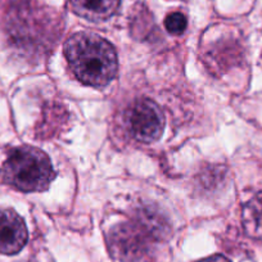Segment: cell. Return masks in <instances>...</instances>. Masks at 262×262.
<instances>
[{
    "label": "cell",
    "instance_id": "ba28073f",
    "mask_svg": "<svg viewBox=\"0 0 262 262\" xmlns=\"http://www.w3.org/2000/svg\"><path fill=\"white\" fill-rule=\"evenodd\" d=\"M186 25H188L186 17L183 13H180V12L168 14L165 19L166 30L172 35L183 34L186 29Z\"/></svg>",
    "mask_w": 262,
    "mask_h": 262
},
{
    "label": "cell",
    "instance_id": "52a82bcc",
    "mask_svg": "<svg viewBox=\"0 0 262 262\" xmlns=\"http://www.w3.org/2000/svg\"><path fill=\"white\" fill-rule=\"evenodd\" d=\"M243 226L252 238L262 239V193L257 194L244 206Z\"/></svg>",
    "mask_w": 262,
    "mask_h": 262
},
{
    "label": "cell",
    "instance_id": "7a4b0ae2",
    "mask_svg": "<svg viewBox=\"0 0 262 262\" xmlns=\"http://www.w3.org/2000/svg\"><path fill=\"white\" fill-rule=\"evenodd\" d=\"M166 234L162 219L149 212L115 226L110 233V249L122 262H152L157 244Z\"/></svg>",
    "mask_w": 262,
    "mask_h": 262
},
{
    "label": "cell",
    "instance_id": "9c48e42d",
    "mask_svg": "<svg viewBox=\"0 0 262 262\" xmlns=\"http://www.w3.org/2000/svg\"><path fill=\"white\" fill-rule=\"evenodd\" d=\"M198 262H230L226 257L220 256V254H215V256L207 257V258H203Z\"/></svg>",
    "mask_w": 262,
    "mask_h": 262
},
{
    "label": "cell",
    "instance_id": "6da1fadb",
    "mask_svg": "<svg viewBox=\"0 0 262 262\" xmlns=\"http://www.w3.org/2000/svg\"><path fill=\"white\" fill-rule=\"evenodd\" d=\"M64 55L75 76L85 85L105 86L117 74L115 48L102 36L77 32L64 44Z\"/></svg>",
    "mask_w": 262,
    "mask_h": 262
},
{
    "label": "cell",
    "instance_id": "5b68a950",
    "mask_svg": "<svg viewBox=\"0 0 262 262\" xmlns=\"http://www.w3.org/2000/svg\"><path fill=\"white\" fill-rule=\"evenodd\" d=\"M27 238L29 233L21 216L13 210H0V253H18Z\"/></svg>",
    "mask_w": 262,
    "mask_h": 262
},
{
    "label": "cell",
    "instance_id": "8992f818",
    "mask_svg": "<svg viewBox=\"0 0 262 262\" xmlns=\"http://www.w3.org/2000/svg\"><path fill=\"white\" fill-rule=\"evenodd\" d=\"M121 0H71L75 13L85 19L99 22L108 19L117 12Z\"/></svg>",
    "mask_w": 262,
    "mask_h": 262
},
{
    "label": "cell",
    "instance_id": "277c9868",
    "mask_svg": "<svg viewBox=\"0 0 262 262\" xmlns=\"http://www.w3.org/2000/svg\"><path fill=\"white\" fill-rule=\"evenodd\" d=\"M131 134L143 143H153L162 135L165 118L161 108L149 99H139L126 112Z\"/></svg>",
    "mask_w": 262,
    "mask_h": 262
},
{
    "label": "cell",
    "instance_id": "3957f363",
    "mask_svg": "<svg viewBox=\"0 0 262 262\" xmlns=\"http://www.w3.org/2000/svg\"><path fill=\"white\" fill-rule=\"evenodd\" d=\"M0 175L4 183L25 193L49 188L55 173L49 157L34 147H18L9 152Z\"/></svg>",
    "mask_w": 262,
    "mask_h": 262
}]
</instances>
